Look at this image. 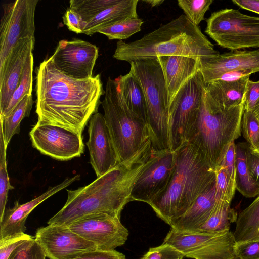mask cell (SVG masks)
Returning <instances> with one entry per match:
<instances>
[{
    "label": "cell",
    "mask_w": 259,
    "mask_h": 259,
    "mask_svg": "<svg viewBox=\"0 0 259 259\" xmlns=\"http://www.w3.org/2000/svg\"><path fill=\"white\" fill-rule=\"evenodd\" d=\"M36 70L37 123L57 125L82 134L105 93L100 75L72 77L60 71L51 57Z\"/></svg>",
    "instance_id": "1"
},
{
    "label": "cell",
    "mask_w": 259,
    "mask_h": 259,
    "mask_svg": "<svg viewBox=\"0 0 259 259\" xmlns=\"http://www.w3.org/2000/svg\"><path fill=\"white\" fill-rule=\"evenodd\" d=\"M155 152L150 137L132 156L90 184L75 190L67 189L65 205L48 224L67 226L83 217L97 213L120 218L124 206L132 201L136 182L152 162Z\"/></svg>",
    "instance_id": "2"
},
{
    "label": "cell",
    "mask_w": 259,
    "mask_h": 259,
    "mask_svg": "<svg viewBox=\"0 0 259 259\" xmlns=\"http://www.w3.org/2000/svg\"><path fill=\"white\" fill-rule=\"evenodd\" d=\"M220 53L202 32L182 14L130 42L119 40L113 57L131 63L137 60L165 56H185L201 60Z\"/></svg>",
    "instance_id": "3"
},
{
    "label": "cell",
    "mask_w": 259,
    "mask_h": 259,
    "mask_svg": "<svg viewBox=\"0 0 259 259\" xmlns=\"http://www.w3.org/2000/svg\"><path fill=\"white\" fill-rule=\"evenodd\" d=\"M176 165L165 191L150 206L171 226L215 181L214 170L193 143L186 142L176 150Z\"/></svg>",
    "instance_id": "4"
},
{
    "label": "cell",
    "mask_w": 259,
    "mask_h": 259,
    "mask_svg": "<svg viewBox=\"0 0 259 259\" xmlns=\"http://www.w3.org/2000/svg\"><path fill=\"white\" fill-rule=\"evenodd\" d=\"M244 104L224 109L206 87L194 131L189 142L194 144L215 170L229 145L241 133Z\"/></svg>",
    "instance_id": "5"
},
{
    "label": "cell",
    "mask_w": 259,
    "mask_h": 259,
    "mask_svg": "<svg viewBox=\"0 0 259 259\" xmlns=\"http://www.w3.org/2000/svg\"><path fill=\"white\" fill-rule=\"evenodd\" d=\"M130 64V71L144 94L147 125L153 146L156 150L170 149L166 85L157 58L139 59Z\"/></svg>",
    "instance_id": "6"
},
{
    "label": "cell",
    "mask_w": 259,
    "mask_h": 259,
    "mask_svg": "<svg viewBox=\"0 0 259 259\" xmlns=\"http://www.w3.org/2000/svg\"><path fill=\"white\" fill-rule=\"evenodd\" d=\"M101 102L104 117L119 163L132 156L150 137L146 123L131 111L121 98L117 82L108 78Z\"/></svg>",
    "instance_id": "7"
},
{
    "label": "cell",
    "mask_w": 259,
    "mask_h": 259,
    "mask_svg": "<svg viewBox=\"0 0 259 259\" xmlns=\"http://www.w3.org/2000/svg\"><path fill=\"white\" fill-rule=\"evenodd\" d=\"M206 85L200 70L178 91L168 108L169 149L189 142L202 103Z\"/></svg>",
    "instance_id": "8"
},
{
    "label": "cell",
    "mask_w": 259,
    "mask_h": 259,
    "mask_svg": "<svg viewBox=\"0 0 259 259\" xmlns=\"http://www.w3.org/2000/svg\"><path fill=\"white\" fill-rule=\"evenodd\" d=\"M205 32L219 46L233 50L259 48V17L226 8L211 13Z\"/></svg>",
    "instance_id": "9"
},
{
    "label": "cell",
    "mask_w": 259,
    "mask_h": 259,
    "mask_svg": "<svg viewBox=\"0 0 259 259\" xmlns=\"http://www.w3.org/2000/svg\"><path fill=\"white\" fill-rule=\"evenodd\" d=\"M163 244H169L194 259H234L236 242L230 230L207 233L170 229Z\"/></svg>",
    "instance_id": "10"
},
{
    "label": "cell",
    "mask_w": 259,
    "mask_h": 259,
    "mask_svg": "<svg viewBox=\"0 0 259 259\" xmlns=\"http://www.w3.org/2000/svg\"><path fill=\"white\" fill-rule=\"evenodd\" d=\"M38 0H16L4 7L0 23V67L21 39H35L34 15Z\"/></svg>",
    "instance_id": "11"
},
{
    "label": "cell",
    "mask_w": 259,
    "mask_h": 259,
    "mask_svg": "<svg viewBox=\"0 0 259 259\" xmlns=\"http://www.w3.org/2000/svg\"><path fill=\"white\" fill-rule=\"evenodd\" d=\"M29 135L35 148L58 160H69L83 153L82 134L63 127L36 123Z\"/></svg>",
    "instance_id": "12"
},
{
    "label": "cell",
    "mask_w": 259,
    "mask_h": 259,
    "mask_svg": "<svg viewBox=\"0 0 259 259\" xmlns=\"http://www.w3.org/2000/svg\"><path fill=\"white\" fill-rule=\"evenodd\" d=\"M177 153L170 149L156 150L151 163L136 182L131 193L132 201L150 205L165 191L176 165Z\"/></svg>",
    "instance_id": "13"
},
{
    "label": "cell",
    "mask_w": 259,
    "mask_h": 259,
    "mask_svg": "<svg viewBox=\"0 0 259 259\" xmlns=\"http://www.w3.org/2000/svg\"><path fill=\"white\" fill-rule=\"evenodd\" d=\"M120 218L106 213H97L83 217L67 227L94 243L97 250H114L124 245L128 236V231L121 224Z\"/></svg>",
    "instance_id": "14"
},
{
    "label": "cell",
    "mask_w": 259,
    "mask_h": 259,
    "mask_svg": "<svg viewBox=\"0 0 259 259\" xmlns=\"http://www.w3.org/2000/svg\"><path fill=\"white\" fill-rule=\"evenodd\" d=\"M49 259H73L97 250L96 245L67 226L48 225L38 228L34 237Z\"/></svg>",
    "instance_id": "15"
},
{
    "label": "cell",
    "mask_w": 259,
    "mask_h": 259,
    "mask_svg": "<svg viewBox=\"0 0 259 259\" xmlns=\"http://www.w3.org/2000/svg\"><path fill=\"white\" fill-rule=\"evenodd\" d=\"M98 47L79 39L61 40L51 56L54 65L62 72L72 77H92L98 56Z\"/></svg>",
    "instance_id": "16"
},
{
    "label": "cell",
    "mask_w": 259,
    "mask_h": 259,
    "mask_svg": "<svg viewBox=\"0 0 259 259\" xmlns=\"http://www.w3.org/2000/svg\"><path fill=\"white\" fill-rule=\"evenodd\" d=\"M87 142L92 165L97 178L104 175L119 162L104 115L94 114L89 120Z\"/></svg>",
    "instance_id": "17"
},
{
    "label": "cell",
    "mask_w": 259,
    "mask_h": 259,
    "mask_svg": "<svg viewBox=\"0 0 259 259\" xmlns=\"http://www.w3.org/2000/svg\"><path fill=\"white\" fill-rule=\"evenodd\" d=\"M241 70L259 72V49L233 50L201 60L200 72L206 84L219 80L225 73Z\"/></svg>",
    "instance_id": "18"
},
{
    "label": "cell",
    "mask_w": 259,
    "mask_h": 259,
    "mask_svg": "<svg viewBox=\"0 0 259 259\" xmlns=\"http://www.w3.org/2000/svg\"><path fill=\"white\" fill-rule=\"evenodd\" d=\"M34 44L35 39L32 38L20 40L0 67V114L6 109L20 83L26 61L33 54Z\"/></svg>",
    "instance_id": "19"
},
{
    "label": "cell",
    "mask_w": 259,
    "mask_h": 259,
    "mask_svg": "<svg viewBox=\"0 0 259 259\" xmlns=\"http://www.w3.org/2000/svg\"><path fill=\"white\" fill-rule=\"evenodd\" d=\"M79 179V175L67 178L60 184L49 187L45 192L25 203L21 204L18 201H16L12 208L5 209L3 217L0 220V240L11 238L25 233L26 219L37 206Z\"/></svg>",
    "instance_id": "20"
},
{
    "label": "cell",
    "mask_w": 259,
    "mask_h": 259,
    "mask_svg": "<svg viewBox=\"0 0 259 259\" xmlns=\"http://www.w3.org/2000/svg\"><path fill=\"white\" fill-rule=\"evenodd\" d=\"M157 58L165 79L168 108L180 89L200 70L201 59L185 56Z\"/></svg>",
    "instance_id": "21"
},
{
    "label": "cell",
    "mask_w": 259,
    "mask_h": 259,
    "mask_svg": "<svg viewBox=\"0 0 259 259\" xmlns=\"http://www.w3.org/2000/svg\"><path fill=\"white\" fill-rule=\"evenodd\" d=\"M215 192L214 183L196 199L183 215L172 223L171 228L183 232H195L209 219L219 201Z\"/></svg>",
    "instance_id": "22"
},
{
    "label": "cell",
    "mask_w": 259,
    "mask_h": 259,
    "mask_svg": "<svg viewBox=\"0 0 259 259\" xmlns=\"http://www.w3.org/2000/svg\"><path fill=\"white\" fill-rule=\"evenodd\" d=\"M138 2L120 0L118 4L107 8L88 21L82 33L92 35L124 19L139 17L137 12Z\"/></svg>",
    "instance_id": "23"
},
{
    "label": "cell",
    "mask_w": 259,
    "mask_h": 259,
    "mask_svg": "<svg viewBox=\"0 0 259 259\" xmlns=\"http://www.w3.org/2000/svg\"><path fill=\"white\" fill-rule=\"evenodd\" d=\"M249 76L231 81L219 80L206 84V88L223 108L230 109L244 104Z\"/></svg>",
    "instance_id": "24"
},
{
    "label": "cell",
    "mask_w": 259,
    "mask_h": 259,
    "mask_svg": "<svg viewBox=\"0 0 259 259\" xmlns=\"http://www.w3.org/2000/svg\"><path fill=\"white\" fill-rule=\"evenodd\" d=\"M120 95L128 109L147 124L144 94L141 86L131 71L115 78Z\"/></svg>",
    "instance_id": "25"
},
{
    "label": "cell",
    "mask_w": 259,
    "mask_h": 259,
    "mask_svg": "<svg viewBox=\"0 0 259 259\" xmlns=\"http://www.w3.org/2000/svg\"><path fill=\"white\" fill-rule=\"evenodd\" d=\"M236 223V243L259 241V196L239 214Z\"/></svg>",
    "instance_id": "26"
},
{
    "label": "cell",
    "mask_w": 259,
    "mask_h": 259,
    "mask_svg": "<svg viewBox=\"0 0 259 259\" xmlns=\"http://www.w3.org/2000/svg\"><path fill=\"white\" fill-rule=\"evenodd\" d=\"M247 145L245 143L236 145L235 184L241 194L252 198L259 194V183L252 177L248 167L246 157Z\"/></svg>",
    "instance_id": "27"
},
{
    "label": "cell",
    "mask_w": 259,
    "mask_h": 259,
    "mask_svg": "<svg viewBox=\"0 0 259 259\" xmlns=\"http://www.w3.org/2000/svg\"><path fill=\"white\" fill-rule=\"evenodd\" d=\"M33 104V96L26 95L17 104L10 114L0 117V128L2 130L6 147L12 137L20 131V123L22 119L29 116Z\"/></svg>",
    "instance_id": "28"
},
{
    "label": "cell",
    "mask_w": 259,
    "mask_h": 259,
    "mask_svg": "<svg viewBox=\"0 0 259 259\" xmlns=\"http://www.w3.org/2000/svg\"><path fill=\"white\" fill-rule=\"evenodd\" d=\"M230 205L231 203L219 200L210 217L195 232L214 233L230 230L231 224L236 221L238 217Z\"/></svg>",
    "instance_id": "29"
},
{
    "label": "cell",
    "mask_w": 259,
    "mask_h": 259,
    "mask_svg": "<svg viewBox=\"0 0 259 259\" xmlns=\"http://www.w3.org/2000/svg\"><path fill=\"white\" fill-rule=\"evenodd\" d=\"M33 67V56L32 54L26 61L20 83L13 94L6 109L0 114V117L8 116L25 96L32 94Z\"/></svg>",
    "instance_id": "30"
},
{
    "label": "cell",
    "mask_w": 259,
    "mask_h": 259,
    "mask_svg": "<svg viewBox=\"0 0 259 259\" xmlns=\"http://www.w3.org/2000/svg\"><path fill=\"white\" fill-rule=\"evenodd\" d=\"M120 0H71L69 8L87 23L107 8L118 4Z\"/></svg>",
    "instance_id": "31"
},
{
    "label": "cell",
    "mask_w": 259,
    "mask_h": 259,
    "mask_svg": "<svg viewBox=\"0 0 259 259\" xmlns=\"http://www.w3.org/2000/svg\"><path fill=\"white\" fill-rule=\"evenodd\" d=\"M143 23V20L139 17L129 18L106 27L99 33L106 35L110 40H122L140 31Z\"/></svg>",
    "instance_id": "32"
},
{
    "label": "cell",
    "mask_w": 259,
    "mask_h": 259,
    "mask_svg": "<svg viewBox=\"0 0 259 259\" xmlns=\"http://www.w3.org/2000/svg\"><path fill=\"white\" fill-rule=\"evenodd\" d=\"M214 172L216 199L217 200L231 203L236 190L235 181L231 177L227 170L223 166H219Z\"/></svg>",
    "instance_id": "33"
},
{
    "label": "cell",
    "mask_w": 259,
    "mask_h": 259,
    "mask_svg": "<svg viewBox=\"0 0 259 259\" xmlns=\"http://www.w3.org/2000/svg\"><path fill=\"white\" fill-rule=\"evenodd\" d=\"M2 129L0 128V220L2 219L8 200L11 185L7 169L6 150Z\"/></svg>",
    "instance_id": "34"
},
{
    "label": "cell",
    "mask_w": 259,
    "mask_h": 259,
    "mask_svg": "<svg viewBox=\"0 0 259 259\" xmlns=\"http://www.w3.org/2000/svg\"><path fill=\"white\" fill-rule=\"evenodd\" d=\"M213 0H178V5L185 15L195 26L204 19V15Z\"/></svg>",
    "instance_id": "35"
},
{
    "label": "cell",
    "mask_w": 259,
    "mask_h": 259,
    "mask_svg": "<svg viewBox=\"0 0 259 259\" xmlns=\"http://www.w3.org/2000/svg\"><path fill=\"white\" fill-rule=\"evenodd\" d=\"M241 133L251 148L256 146L259 141V120L251 111H243Z\"/></svg>",
    "instance_id": "36"
},
{
    "label": "cell",
    "mask_w": 259,
    "mask_h": 259,
    "mask_svg": "<svg viewBox=\"0 0 259 259\" xmlns=\"http://www.w3.org/2000/svg\"><path fill=\"white\" fill-rule=\"evenodd\" d=\"M46 257L44 249L34 238L19 245L8 259H46Z\"/></svg>",
    "instance_id": "37"
},
{
    "label": "cell",
    "mask_w": 259,
    "mask_h": 259,
    "mask_svg": "<svg viewBox=\"0 0 259 259\" xmlns=\"http://www.w3.org/2000/svg\"><path fill=\"white\" fill-rule=\"evenodd\" d=\"M185 254L172 246L162 245L149 250L140 259H183Z\"/></svg>",
    "instance_id": "38"
},
{
    "label": "cell",
    "mask_w": 259,
    "mask_h": 259,
    "mask_svg": "<svg viewBox=\"0 0 259 259\" xmlns=\"http://www.w3.org/2000/svg\"><path fill=\"white\" fill-rule=\"evenodd\" d=\"M235 254L238 259H259V241L236 243Z\"/></svg>",
    "instance_id": "39"
},
{
    "label": "cell",
    "mask_w": 259,
    "mask_h": 259,
    "mask_svg": "<svg viewBox=\"0 0 259 259\" xmlns=\"http://www.w3.org/2000/svg\"><path fill=\"white\" fill-rule=\"evenodd\" d=\"M34 237L24 233L11 238L0 240V259H8L12 252L21 244Z\"/></svg>",
    "instance_id": "40"
},
{
    "label": "cell",
    "mask_w": 259,
    "mask_h": 259,
    "mask_svg": "<svg viewBox=\"0 0 259 259\" xmlns=\"http://www.w3.org/2000/svg\"><path fill=\"white\" fill-rule=\"evenodd\" d=\"M258 99L259 80L254 81L249 79L246 85L244 96V110L253 111Z\"/></svg>",
    "instance_id": "41"
},
{
    "label": "cell",
    "mask_w": 259,
    "mask_h": 259,
    "mask_svg": "<svg viewBox=\"0 0 259 259\" xmlns=\"http://www.w3.org/2000/svg\"><path fill=\"white\" fill-rule=\"evenodd\" d=\"M63 21L69 30L76 33H82L87 23L79 15L69 8L63 16Z\"/></svg>",
    "instance_id": "42"
},
{
    "label": "cell",
    "mask_w": 259,
    "mask_h": 259,
    "mask_svg": "<svg viewBox=\"0 0 259 259\" xmlns=\"http://www.w3.org/2000/svg\"><path fill=\"white\" fill-rule=\"evenodd\" d=\"M220 166L225 167L231 177L235 181L236 144L235 141L232 142L229 145Z\"/></svg>",
    "instance_id": "43"
},
{
    "label": "cell",
    "mask_w": 259,
    "mask_h": 259,
    "mask_svg": "<svg viewBox=\"0 0 259 259\" xmlns=\"http://www.w3.org/2000/svg\"><path fill=\"white\" fill-rule=\"evenodd\" d=\"M73 259H126L123 253L115 250L102 251L96 250L85 252Z\"/></svg>",
    "instance_id": "44"
},
{
    "label": "cell",
    "mask_w": 259,
    "mask_h": 259,
    "mask_svg": "<svg viewBox=\"0 0 259 259\" xmlns=\"http://www.w3.org/2000/svg\"><path fill=\"white\" fill-rule=\"evenodd\" d=\"M246 157L249 172L253 179L259 183V153L253 151L248 144Z\"/></svg>",
    "instance_id": "45"
},
{
    "label": "cell",
    "mask_w": 259,
    "mask_h": 259,
    "mask_svg": "<svg viewBox=\"0 0 259 259\" xmlns=\"http://www.w3.org/2000/svg\"><path fill=\"white\" fill-rule=\"evenodd\" d=\"M232 2L241 8L259 14V0H233Z\"/></svg>",
    "instance_id": "46"
},
{
    "label": "cell",
    "mask_w": 259,
    "mask_h": 259,
    "mask_svg": "<svg viewBox=\"0 0 259 259\" xmlns=\"http://www.w3.org/2000/svg\"><path fill=\"white\" fill-rule=\"evenodd\" d=\"M142 2L149 5L152 7L160 6L164 0H143Z\"/></svg>",
    "instance_id": "47"
},
{
    "label": "cell",
    "mask_w": 259,
    "mask_h": 259,
    "mask_svg": "<svg viewBox=\"0 0 259 259\" xmlns=\"http://www.w3.org/2000/svg\"><path fill=\"white\" fill-rule=\"evenodd\" d=\"M253 112L254 113L255 115H256V117L259 120V99L256 103V105Z\"/></svg>",
    "instance_id": "48"
},
{
    "label": "cell",
    "mask_w": 259,
    "mask_h": 259,
    "mask_svg": "<svg viewBox=\"0 0 259 259\" xmlns=\"http://www.w3.org/2000/svg\"><path fill=\"white\" fill-rule=\"evenodd\" d=\"M250 147L253 151L259 153V141L255 147L251 148L250 146Z\"/></svg>",
    "instance_id": "49"
},
{
    "label": "cell",
    "mask_w": 259,
    "mask_h": 259,
    "mask_svg": "<svg viewBox=\"0 0 259 259\" xmlns=\"http://www.w3.org/2000/svg\"><path fill=\"white\" fill-rule=\"evenodd\" d=\"M234 259H238V258H237L235 257Z\"/></svg>",
    "instance_id": "50"
}]
</instances>
